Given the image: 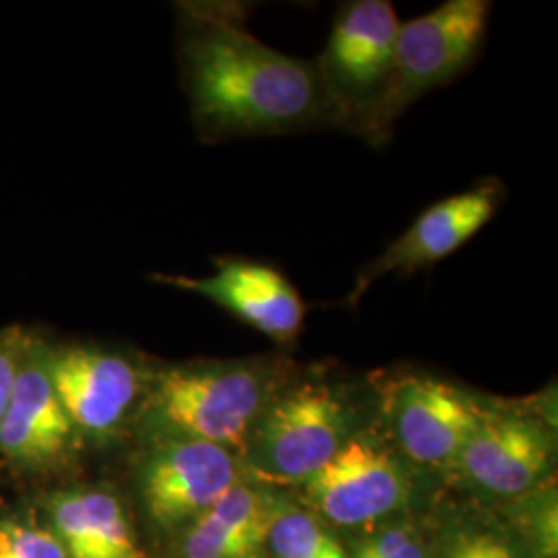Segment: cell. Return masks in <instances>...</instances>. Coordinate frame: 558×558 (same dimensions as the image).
<instances>
[{
	"label": "cell",
	"instance_id": "obj_1",
	"mask_svg": "<svg viewBox=\"0 0 558 558\" xmlns=\"http://www.w3.org/2000/svg\"><path fill=\"white\" fill-rule=\"evenodd\" d=\"M179 52L191 117L205 143L336 126L317 62L263 44L239 7L186 4Z\"/></svg>",
	"mask_w": 558,
	"mask_h": 558
},
{
	"label": "cell",
	"instance_id": "obj_2",
	"mask_svg": "<svg viewBox=\"0 0 558 558\" xmlns=\"http://www.w3.org/2000/svg\"><path fill=\"white\" fill-rule=\"evenodd\" d=\"M290 360H193L149 368L147 389L133 422L143 442L201 440L240 458Z\"/></svg>",
	"mask_w": 558,
	"mask_h": 558
},
{
	"label": "cell",
	"instance_id": "obj_3",
	"mask_svg": "<svg viewBox=\"0 0 558 558\" xmlns=\"http://www.w3.org/2000/svg\"><path fill=\"white\" fill-rule=\"evenodd\" d=\"M368 426L354 389L327 373L292 368L265 405L240 461L246 478L263 486H302Z\"/></svg>",
	"mask_w": 558,
	"mask_h": 558
},
{
	"label": "cell",
	"instance_id": "obj_4",
	"mask_svg": "<svg viewBox=\"0 0 558 558\" xmlns=\"http://www.w3.org/2000/svg\"><path fill=\"white\" fill-rule=\"evenodd\" d=\"M488 17V0H449L418 20L401 23L389 80L354 133L371 145H385L414 101L472 64L486 38Z\"/></svg>",
	"mask_w": 558,
	"mask_h": 558
},
{
	"label": "cell",
	"instance_id": "obj_5",
	"mask_svg": "<svg viewBox=\"0 0 558 558\" xmlns=\"http://www.w3.org/2000/svg\"><path fill=\"white\" fill-rule=\"evenodd\" d=\"M48 373L83 442L106 445L135 422L147 389L143 360L100 343H50Z\"/></svg>",
	"mask_w": 558,
	"mask_h": 558
},
{
	"label": "cell",
	"instance_id": "obj_6",
	"mask_svg": "<svg viewBox=\"0 0 558 558\" xmlns=\"http://www.w3.org/2000/svg\"><path fill=\"white\" fill-rule=\"evenodd\" d=\"M416 468L399 453L383 428L371 424L306 480L302 493L317 518L360 527L389 518L408 505Z\"/></svg>",
	"mask_w": 558,
	"mask_h": 558
},
{
	"label": "cell",
	"instance_id": "obj_7",
	"mask_svg": "<svg viewBox=\"0 0 558 558\" xmlns=\"http://www.w3.org/2000/svg\"><path fill=\"white\" fill-rule=\"evenodd\" d=\"M379 424L418 468H451L490 401L428 373H401L380 385Z\"/></svg>",
	"mask_w": 558,
	"mask_h": 558
},
{
	"label": "cell",
	"instance_id": "obj_8",
	"mask_svg": "<svg viewBox=\"0 0 558 558\" xmlns=\"http://www.w3.org/2000/svg\"><path fill=\"white\" fill-rule=\"evenodd\" d=\"M399 25L389 0H359L339 11L325 52L315 60L336 126L354 133L379 100L391 73Z\"/></svg>",
	"mask_w": 558,
	"mask_h": 558
},
{
	"label": "cell",
	"instance_id": "obj_9",
	"mask_svg": "<svg viewBox=\"0 0 558 558\" xmlns=\"http://www.w3.org/2000/svg\"><path fill=\"white\" fill-rule=\"evenodd\" d=\"M135 478L149 521L180 534L246 474L239 456L223 447L172 439L143 442Z\"/></svg>",
	"mask_w": 558,
	"mask_h": 558
},
{
	"label": "cell",
	"instance_id": "obj_10",
	"mask_svg": "<svg viewBox=\"0 0 558 558\" xmlns=\"http://www.w3.org/2000/svg\"><path fill=\"white\" fill-rule=\"evenodd\" d=\"M557 456L555 426L523 405L490 401L453 470L484 495L521 499L548 480Z\"/></svg>",
	"mask_w": 558,
	"mask_h": 558
},
{
	"label": "cell",
	"instance_id": "obj_11",
	"mask_svg": "<svg viewBox=\"0 0 558 558\" xmlns=\"http://www.w3.org/2000/svg\"><path fill=\"white\" fill-rule=\"evenodd\" d=\"M46 350V339L27 333L15 391L0 422V458L32 476L69 468L83 447L54 391Z\"/></svg>",
	"mask_w": 558,
	"mask_h": 558
},
{
	"label": "cell",
	"instance_id": "obj_12",
	"mask_svg": "<svg viewBox=\"0 0 558 558\" xmlns=\"http://www.w3.org/2000/svg\"><path fill=\"white\" fill-rule=\"evenodd\" d=\"M505 197L499 180H482L476 186L428 207L377 259L368 263L350 290L345 306L356 308L371 286L391 274L410 276L453 255L495 218Z\"/></svg>",
	"mask_w": 558,
	"mask_h": 558
},
{
	"label": "cell",
	"instance_id": "obj_13",
	"mask_svg": "<svg viewBox=\"0 0 558 558\" xmlns=\"http://www.w3.org/2000/svg\"><path fill=\"white\" fill-rule=\"evenodd\" d=\"M163 286L197 294L218 304L232 317L274 339L290 345L299 339L306 319V304L299 290L278 269L244 259H218L216 271L207 278L154 276Z\"/></svg>",
	"mask_w": 558,
	"mask_h": 558
},
{
	"label": "cell",
	"instance_id": "obj_14",
	"mask_svg": "<svg viewBox=\"0 0 558 558\" xmlns=\"http://www.w3.org/2000/svg\"><path fill=\"white\" fill-rule=\"evenodd\" d=\"M283 502L255 480H240L179 534L177 558H263Z\"/></svg>",
	"mask_w": 558,
	"mask_h": 558
},
{
	"label": "cell",
	"instance_id": "obj_15",
	"mask_svg": "<svg viewBox=\"0 0 558 558\" xmlns=\"http://www.w3.org/2000/svg\"><path fill=\"white\" fill-rule=\"evenodd\" d=\"M69 558H145L122 500L104 486H69L44 500Z\"/></svg>",
	"mask_w": 558,
	"mask_h": 558
},
{
	"label": "cell",
	"instance_id": "obj_16",
	"mask_svg": "<svg viewBox=\"0 0 558 558\" xmlns=\"http://www.w3.org/2000/svg\"><path fill=\"white\" fill-rule=\"evenodd\" d=\"M267 550L276 558H350L315 513L283 505L271 523Z\"/></svg>",
	"mask_w": 558,
	"mask_h": 558
},
{
	"label": "cell",
	"instance_id": "obj_17",
	"mask_svg": "<svg viewBox=\"0 0 558 558\" xmlns=\"http://www.w3.org/2000/svg\"><path fill=\"white\" fill-rule=\"evenodd\" d=\"M439 558H530V555L500 525L463 519L442 532Z\"/></svg>",
	"mask_w": 558,
	"mask_h": 558
},
{
	"label": "cell",
	"instance_id": "obj_18",
	"mask_svg": "<svg viewBox=\"0 0 558 558\" xmlns=\"http://www.w3.org/2000/svg\"><path fill=\"white\" fill-rule=\"evenodd\" d=\"M0 558H69L48 525L13 518L0 523Z\"/></svg>",
	"mask_w": 558,
	"mask_h": 558
},
{
	"label": "cell",
	"instance_id": "obj_19",
	"mask_svg": "<svg viewBox=\"0 0 558 558\" xmlns=\"http://www.w3.org/2000/svg\"><path fill=\"white\" fill-rule=\"evenodd\" d=\"M350 558H430V553L416 527L393 525L360 542Z\"/></svg>",
	"mask_w": 558,
	"mask_h": 558
},
{
	"label": "cell",
	"instance_id": "obj_20",
	"mask_svg": "<svg viewBox=\"0 0 558 558\" xmlns=\"http://www.w3.org/2000/svg\"><path fill=\"white\" fill-rule=\"evenodd\" d=\"M25 339H27V331L17 325L0 331V422L9 410L15 383L20 377Z\"/></svg>",
	"mask_w": 558,
	"mask_h": 558
}]
</instances>
